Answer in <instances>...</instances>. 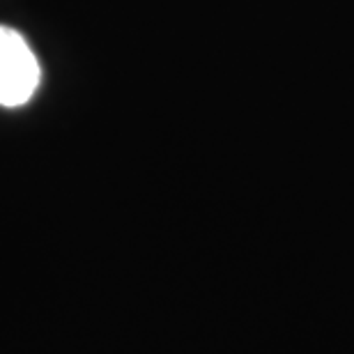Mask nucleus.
I'll list each match as a JSON object with an SVG mask.
<instances>
[{"label": "nucleus", "mask_w": 354, "mask_h": 354, "mask_svg": "<svg viewBox=\"0 0 354 354\" xmlns=\"http://www.w3.org/2000/svg\"><path fill=\"white\" fill-rule=\"evenodd\" d=\"M39 86V62L12 28L0 26V106L17 109L30 102Z\"/></svg>", "instance_id": "nucleus-1"}]
</instances>
